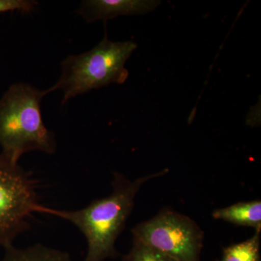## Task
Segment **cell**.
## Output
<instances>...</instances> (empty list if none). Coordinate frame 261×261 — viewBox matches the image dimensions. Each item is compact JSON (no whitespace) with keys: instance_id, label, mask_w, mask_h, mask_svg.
I'll list each match as a JSON object with an SVG mask.
<instances>
[{"instance_id":"7a4b0ae2","label":"cell","mask_w":261,"mask_h":261,"mask_svg":"<svg viewBox=\"0 0 261 261\" xmlns=\"http://www.w3.org/2000/svg\"><path fill=\"white\" fill-rule=\"evenodd\" d=\"M29 84H12L0 99V146L3 154L19 161L30 151L55 153L54 132L42 116L41 102L47 94Z\"/></svg>"},{"instance_id":"52a82bcc","label":"cell","mask_w":261,"mask_h":261,"mask_svg":"<svg viewBox=\"0 0 261 261\" xmlns=\"http://www.w3.org/2000/svg\"><path fill=\"white\" fill-rule=\"evenodd\" d=\"M212 216L215 219L223 220L238 226L252 227L257 232L261 231L260 200L238 202L214 211Z\"/></svg>"},{"instance_id":"ba28073f","label":"cell","mask_w":261,"mask_h":261,"mask_svg":"<svg viewBox=\"0 0 261 261\" xmlns=\"http://www.w3.org/2000/svg\"><path fill=\"white\" fill-rule=\"evenodd\" d=\"M0 261H72L69 254L41 244L18 248L13 245L7 247Z\"/></svg>"},{"instance_id":"8992f818","label":"cell","mask_w":261,"mask_h":261,"mask_svg":"<svg viewBox=\"0 0 261 261\" xmlns=\"http://www.w3.org/2000/svg\"><path fill=\"white\" fill-rule=\"evenodd\" d=\"M158 0H84L77 14L87 23L109 20L121 15H144L155 9Z\"/></svg>"},{"instance_id":"6da1fadb","label":"cell","mask_w":261,"mask_h":261,"mask_svg":"<svg viewBox=\"0 0 261 261\" xmlns=\"http://www.w3.org/2000/svg\"><path fill=\"white\" fill-rule=\"evenodd\" d=\"M168 169L130 181L120 173H114L111 195L94 200L77 211H63L39 205L37 212L61 218L75 225L87 242L84 261H104L117 256L115 243L123 231L135 205V199L146 181L163 176Z\"/></svg>"},{"instance_id":"8fae6325","label":"cell","mask_w":261,"mask_h":261,"mask_svg":"<svg viewBox=\"0 0 261 261\" xmlns=\"http://www.w3.org/2000/svg\"><path fill=\"white\" fill-rule=\"evenodd\" d=\"M39 3L34 0H0V13L18 11L32 13L37 9Z\"/></svg>"},{"instance_id":"9c48e42d","label":"cell","mask_w":261,"mask_h":261,"mask_svg":"<svg viewBox=\"0 0 261 261\" xmlns=\"http://www.w3.org/2000/svg\"><path fill=\"white\" fill-rule=\"evenodd\" d=\"M260 232L224 249L221 261H260Z\"/></svg>"},{"instance_id":"3957f363","label":"cell","mask_w":261,"mask_h":261,"mask_svg":"<svg viewBox=\"0 0 261 261\" xmlns=\"http://www.w3.org/2000/svg\"><path fill=\"white\" fill-rule=\"evenodd\" d=\"M137 48V44L132 41L112 42L106 34L90 50L67 57L61 63L59 80L46 90L48 94L61 90L62 105H65L93 89L123 84L129 75L125 65Z\"/></svg>"},{"instance_id":"277c9868","label":"cell","mask_w":261,"mask_h":261,"mask_svg":"<svg viewBox=\"0 0 261 261\" xmlns=\"http://www.w3.org/2000/svg\"><path fill=\"white\" fill-rule=\"evenodd\" d=\"M37 185L31 173L18 161L0 153V246L13 245L29 228V219L37 213Z\"/></svg>"},{"instance_id":"5b68a950","label":"cell","mask_w":261,"mask_h":261,"mask_svg":"<svg viewBox=\"0 0 261 261\" xmlns=\"http://www.w3.org/2000/svg\"><path fill=\"white\" fill-rule=\"evenodd\" d=\"M134 243L142 244L177 261H199L203 232L193 220L163 210L132 230Z\"/></svg>"},{"instance_id":"30bf717a","label":"cell","mask_w":261,"mask_h":261,"mask_svg":"<svg viewBox=\"0 0 261 261\" xmlns=\"http://www.w3.org/2000/svg\"><path fill=\"white\" fill-rule=\"evenodd\" d=\"M123 261H177L142 244L134 243L130 252L123 257Z\"/></svg>"}]
</instances>
